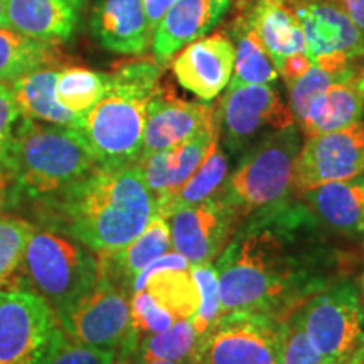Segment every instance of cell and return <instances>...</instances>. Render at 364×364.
Wrapping results in <instances>:
<instances>
[{
	"instance_id": "1",
	"label": "cell",
	"mask_w": 364,
	"mask_h": 364,
	"mask_svg": "<svg viewBox=\"0 0 364 364\" xmlns=\"http://www.w3.org/2000/svg\"><path fill=\"white\" fill-rule=\"evenodd\" d=\"M332 240L297 194L250 215L215 260L221 317L245 312L280 322L327 285L349 279L358 255Z\"/></svg>"
},
{
	"instance_id": "2",
	"label": "cell",
	"mask_w": 364,
	"mask_h": 364,
	"mask_svg": "<svg viewBox=\"0 0 364 364\" xmlns=\"http://www.w3.org/2000/svg\"><path fill=\"white\" fill-rule=\"evenodd\" d=\"M154 215L156 199L136 164H98L85 177L21 213L36 226L71 236L97 255L127 247Z\"/></svg>"
},
{
	"instance_id": "3",
	"label": "cell",
	"mask_w": 364,
	"mask_h": 364,
	"mask_svg": "<svg viewBox=\"0 0 364 364\" xmlns=\"http://www.w3.org/2000/svg\"><path fill=\"white\" fill-rule=\"evenodd\" d=\"M97 166L78 129L21 117L0 188V211L21 215L29 204L65 189Z\"/></svg>"
},
{
	"instance_id": "4",
	"label": "cell",
	"mask_w": 364,
	"mask_h": 364,
	"mask_svg": "<svg viewBox=\"0 0 364 364\" xmlns=\"http://www.w3.org/2000/svg\"><path fill=\"white\" fill-rule=\"evenodd\" d=\"M162 85V66L149 59L108 73L105 97L83 117L81 135L100 166H132L142 157L147 105Z\"/></svg>"
},
{
	"instance_id": "5",
	"label": "cell",
	"mask_w": 364,
	"mask_h": 364,
	"mask_svg": "<svg viewBox=\"0 0 364 364\" xmlns=\"http://www.w3.org/2000/svg\"><path fill=\"white\" fill-rule=\"evenodd\" d=\"M98 282V255L81 241L36 226L17 275L16 290L38 294L61 314Z\"/></svg>"
},
{
	"instance_id": "6",
	"label": "cell",
	"mask_w": 364,
	"mask_h": 364,
	"mask_svg": "<svg viewBox=\"0 0 364 364\" xmlns=\"http://www.w3.org/2000/svg\"><path fill=\"white\" fill-rule=\"evenodd\" d=\"M302 147L297 127L275 132L238 157L220 196L243 223L250 215L294 196L295 162Z\"/></svg>"
},
{
	"instance_id": "7",
	"label": "cell",
	"mask_w": 364,
	"mask_h": 364,
	"mask_svg": "<svg viewBox=\"0 0 364 364\" xmlns=\"http://www.w3.org/2000/svg\"><path fill=\"white\" fill-rule=\"evenodd\" d=\"M306 41V54L338 81L349 80L364 63V34L339 0H287Z\"/></svg>"
},
{
	"instance_id": "8",
	"label": "cell",
	"mask_w": 364,
	"mask_h": 364,
	"mask_svg": "<svg viewBox=\"0 0 364 364\" xmlns=\"http://www.w3.org/2000/svg\"><path fill=\"white\" fill-rule=\"evenodd\" d=\"M309 339L326 363L346 364L364 349V306L351 279L327 285L300 306Z\"/></svg>"
},
{
	"instance_id": "9",
	"label": "cell",
	"mask_w": 364,
	"mask_h": 364,
	"mask_svg": "<svg viewBox=\"0 0 364 364\" xmlns=\"http://www.w3.org/2000/svg\"><path fill=\"white\" fill-rule=\"evenodd\" d=\"M215 120L223 147L231 157L275 132L295 125L294 113L272 85H228L216 105Z\"/></svg>"
},
{
	"instance_id": "10",
	"label": "cell",
	"mask_w": 364,
	"mask_h": 364,
	"mask_svg": "<svg viewBox=\"0 0 364 364\" xmlns=\"http://www.w3.org/2000/svg\"><path fill=\"white\" fill-rule=\"evenodd\" d=\"M191 363L282 364V324L260 314H226L199 338Z\"/></svg>"
},
{
	"instance_id": "11",
	"label": "cell",
	"mask_w": 364,
	"mask_h": 364,
	"mask_svg": "<svg viewBox=\"0 0 364 364\" xmlns=\"http://www.w3.org/2000/svg\"><path fill=\"white\" fill-rule=\"evenodd\" d=\"M54 309L31 290H0V364H41L56 338Z\"/></svg>"
},
{
	"instance_id": "12",
	"label": "cell",
	"mask_w": 364,
	"mask_h": 364,
	"mask_svg": "<svg viewBox=\"0 0 364 364\" xmlns=\"http://www.w3.org/2000/svg\"><path fill=\"white\" fill-rule=\"evenodd\" d=\"M130 292L98 277L75 306L58 314L59 327L70 338L103 349H117L130 331Z\"/></svg>"
},
{
	"instance_id": "13",
	"label": "cell",
	"mask_w": 364,
	"mask_h": 364,
	"mask_svg": "<svg viewBox=\"0 0 364 364\" xmlns=\"http://www.w3.org/2000/svg\"><path fill=\"white\" fill-rule=\"evenodd\" d=\"M364 174V120L346 129L307 136L294 172V193Z\"/></svg>"
},
{
	"instance_id": "14",
	"label": "cell",
	"mask_w": 364,
	"mask_h": 364,
	"mask_svg": "<svg viewBox=\"0 0 364 364\" xmlns=\"http://www.w3.org/2000/svg\"><path fill=\"white\" fill-rule=\"evenodd\" d=\"M241 225L220 193L169 216L171 243L191 265L215 263Z\"/></svg>"
},
{
	"instance_id": "15",
	"label": "cell",
	"mask_w": 364,
	"mask_h": 364,
	"mask_svg": "<svg viewBox=\"0 0 364 364\" xmlns=\"http://www.w3.org/2000/svg\"><path fill=\"white\" fill-rule=\"evenodd\" d=\"M233 68L235 46L225 33L193 41L171 61L177 83L206 103L213 102L228 88Z\"/></svg>"
},
{
	"instance_id": "16",
	"label": "cell",
	"mask_w": 364,
	"mask_h": 364,
	"mask_svg": "<svg viewBox=\"0 0 364 364\" xmlns=\"http://www.w3.org/2000/svg\"><path fill=\"white\" fill-rule=\"evenodd\" d=\"M216 105L177 98L174 91L161 85L147 105L142 157L174 147L215 122Z\"/></svg>"
},
{
	"instance_id": "17",
	"label": "cell",
	"mask_w": 364,
	"mask_h": 364,
	"mask_svg": "<svg viewBox=\"0 0 364 364\" xmlns=\"http://www.w3.org/2000/svg\"><path fill=\"white\" fill-rule=\"evenodd\" d=\"M220 144L216 120L174 147L159 150L139 159L142 177L156 203L171 198L199 169L213 149Z\"/></svg>"
},
{
	"instance_id": "18",
	"label": "cell",
	"mask_w": 364,
	"mask_h": 364,
	"mask_svg": "<svg viewBox=\"0 0 364 364\" xmlns=\"http://www.w3.org/2000/svg\"><path fill=\"white\" fill-rule=\"evenodd\" d=\"M230 7L231 0H176L152 34L154 61L169 65L184 46L211 33Z\"/></svg>"
},
{
	"instance_id": "19",
	"label": "cell",
	"mask_w": 364,
	"mask_h": 364,
	"mask_svg": "<svg viewBox=\"0 0 364 364\" xmlns=\"http://www.w3.org/2000/svg\"><path fill=\"white\" fill-rule=\"evenodd\" d=\"M297 196L327 235L334 238L364 235V174L326 182Z\"/></svg>"
},
{
	"instance_id": "20",
	"label": "cell",
	"mask_w": 364,
	"mask_h": 364,
	"mask_svg": "<svg viewBox=\"0 0 364 364\" xmlns=\"http://www.w3.org/2000/svg\"><path fill=\"white\" fill-rule=\"evenodd\" d=\"M91 33L102 48L125 56H142L152 43L144 0H95Z\"/></svg>"
},
{
	"instance_id": "21",
	"label": "cell",
	"mask_w": 364,
	"mask_h": 364,
	"mask_svg": "<svg viewBox=\"0 0 364 364\" xmlns=\"http://www.w3.org/2000/svg\"><path fill=\"white\" fill-rule=\"evenodd\" d=\"M171 245L169 220L156 213L142 233L127 247L98 255V277L113 282L132 295L135 277L149 263L169 252Z\"/></svg>"
},
{
	"instance_id": "22",
	"label": "cell",
	"mask_w": 364,
	"mask_h": 364,
	"mask_svg": "<svg viewBox=\"0 0 364 364\" xmlns=\"http://www.w3.org/2000/svg\"><path fill=\"white\" fill-rule=\"evenodd\" d=\"M9 29L46 43H65L78 24V11L65 0H4Z\"/></svg>"
},
{
	"instance_id": "23",
	"label": "cell",
	"mask_w": 364,
	"mask_h": 364,
	"mask_svg": "<svg viewBox=\"0 0 364 364\" xmlns=\"http://www.w3.org/2000/svg\"><path fill=\"white\" fill-rule=\"evenodd\" d=\"M59 71H61L59 66H48L22 76L11 85L14 98L19 105L22 117L43 124L71 127L80 130L83 117L75 115L58 100L56 83Z\"/></svg>"
},
{
	"instance_id": "24",
	"label": "cell",
	"mask_w": 364,
	"mask_h": 364,
	"mask_svg": "<svg viewBox=\"0 0 364 364\" xmlns=\"http://www.w3.org/2000/svg\"><path fill=\"white\" fill-rule=\"evenodd\" d=\"M245 9L250 24L257 31L275 66L292 54L306 53L302 27L289 7L277 0H255Z\"/></svg>"
},
{
	"instance_id": "25",
	"label": "cell",
	"mask_w": 364,
	"mask_h": 364,
	"mask_svg": "<svg viewBox=\"0 0 364 364\" xmlns=\"http://www.w3.org/2000/svg\"><path fill=\"white\" fill-rule=\"evenodd\" d=\"M364 117V91L349 78L334 81L324 93L314 100L300 132L306 136L346 129Z\"/></svg>"
},
{
	"instance_id": "26",
	"label": "cell",
	"mask_w": 364,
	"mask_h": 364,
	"mask_svg": "<svg viewBox=\"0 0 364 364\" xmlns=\"http://www.w3.org/2000/svg\"><path fill=\"white\" fill-rule=\"evenodd\" d=\"M231 38L235 39V68L231 86L236 85H272L279 80V70L257 31L250 24L245 9L230 26Z\"/></svg>"
},
{
	"instance_id": "27",
	"label": "cell",
	"mask_w": 364,
	"mask_h": 364,
	"mask_svg": "<svg viewBox=\"0 0 364 364\" xmlns=\"http://www.w3.org/2000/svg\"><path fill=\"white\" fill-rule=\"evenodd\" d=\"M58 44L27 38L9 27H0V83L11 86L41 68L61 65Z\"/></svg>"
},
{
	"instance_id": "28",
	"label": "cell",
	"mask_w": 364,
	"mask_h": 364,
	"mask_svg": "<svg viewBox=\"0 0 364 364\" xmlns=\"http://www.w3.org/2000/svg\"><path fill=\"white\" fill-rule=\"evenodd\" d=\"M228 167H230L228 154L218 144L213 149V152L204 159L199 169L171 198L156 203V213L169 220V216L177 209L196 206V204L213 198V196L220 193L221 186L225 184Z\"/></svg>"
},
{
	"instance_id": "29",
	"label": "cell",
	"mask_w": 364,
	"mask_h": 364,
	"mask_svg": "<svg viewBox=\"0 0 364 364\" xmlns=\"http://www.w3.org/2000/svg\"><path fill=\"white\" fill-rule=\"evenodd\" d=\"M140 290L152 295L177 321L191 318L199 307V290L191 270L156 272L144 280Z\"/></svg>"
},
{
	"instance_id": "30",
	"label": "cell",
	"mask_w": 364,
	"mask_h": 364,
	"mask_svg": "<svg viewBox=\"0 0 364 364\" xmlns=\"http://www.w3.org/2000/svg\"><path fill=\"white\" fill-rule=\"evenodd\" d=\"M107 88L108 73L68 66L59 71L56 95L63 107L75 115L85 117L105 97Z\"/></svg>"
},
{
	"instance_id": "31",
	"label": "cell",
	"mask_w": 364,
	"mask_h": 364,
	"mask_svg": "<svg viewBox=\"0 0 364 364\" xmlns=\"http://www.w3.org/2000/svg\"><path fill=\"white\" fill-rule=\"evenodd\" d=\"M199 338L189 318L176 321L169 329L145 336L139 343L135 359L140 361H176L191 363L198 348Z\"/></svg>"
},
{
	"instance_id": "32",
	"label": "cell",
	"mask_w": 364,
	"mask_h": 364,
	"mask_svg": "<svg viewBox=\"0 0 364 364\" xmlns=\"http://www.w3.org/2000/svg\"><path fill=\"white\" fill-rule=\"evenodd\" d=\"M36 225L16 213L0 211V290H16L22 258Z\"/></svg>"
},
{
	"instance_id": "33",
	"label": "cell",
	"mask_w": 364,
	"mask_h": 364,
	"mask_svg": "<svg viewBox=\"0 0 364 364\" xmlns=\"http://www.w3.org/2000/svg\"><path fill=\"white\" fill-rule=\"evenodd\" d=\"M194 284L199 290V307L189 318L198 338H203L213 326L221 318V297L220 282L215 263H203L191 268Z\"/></svg>"
},
{
	"instance_id": "34",
	"label": "cell",
	"mask_w": 364,
	"mask_h": 364,
	"mask_svg": "<svg viewBox=\"0 0 364 364\" xmlns=\"http://www.w3.org/2000/svg\"><path fill=\"white\" fill-rule=\"evenodd\" d=\"M115 356V349L83 344L59 329L41 364H113Z\"/></svg>"
},
{
	"instance_id": "35",
	"label": "cell",
	"mask_w": 364,
	"mask_h": 364,
	"mask_svg": "<svg viewBox=\"0 0 364 364\" xmlns=\"http://www.w3.org/2000/svg\"><path fill=\"white\" fill-rule=\"evenodd\" d=\"M282 324V364H326L304 327L300 307L289 314Z\"/></svg>"
},
{
	"instance_id": "36",
	"label": "cell",
	"mask_w": 364,
	"mask_h": 364,
	"mask_svg": "<svg viewBox=\"0 0 364 364\" xmlns=\"http://www.w3.org/2000/svg\"><path fill=\"white\" fill-rule=\"evenodd\" d=\"M338 81L331 73H327L321 68L312 65L306 75L300 76L297 81L289 85V107L294 113V118L297 124L304 120L307 115L309 108L314 103L318 95L324 93L329 86Z\"/></svg>"
},
{
	"instance_id": "37",
	"label": "cell",
	"mask_w": 364,
	"mask_h": 364,
	"mask_svg": "<svg viewBox=\"0 0 364 364\" xmlns=\"http://www.w3.org/2000/svg\"><path fill=\"white\" fill-rule=\"evenodd\" d=\"M22 113L11 86L0 83V188L6 179L9 150H11L14 129L21 120Z\"/></svg>"
},
{
	"instance_id": "38",
	"label": "cell",
	"mask_w": 364,
	"mask_h": 364,
	"mask_svg": "<svg viewBox=\"0 0 364 364\" xmlns=\"http://www.w3.org/2000/svg\"><path fill=\"white\" fill-rule=\"evenodd\" d=\"M312 63L306 53H299V54H292V56L285 58L284 61L277 66L279 70V75H282V78L285 80L287 86L292 85L294 81H297L300 76H304L306 73L311 70Z\"/></svg>"
},
{
	"instance_id": "39",
	"label": "cell",
	"mask_w": 364,
	"mask_h": 364,
	"mask_svg": "<svg viewBox=\"0 0 364 364\" xmlns=\"http://www.w3.org/2000/svg\"><path fill=\"white\" fill-rule=\"evenodd\" d=\"M176 0H144V9H145V16H147V22L150 31H156V27L161 19L164 17V14L169 11V7L174 4Z\"/></svg>"
},
{
	"instance_id": "40",
	"label": "cell",
	"mask_w": 364,
	"mask_h": 364,
	"mask_svg": "<svg viewBox=\"0 0 364 364\" xmlns=\"http://www.w3.org/2000/svg\"><path fill=\"white\" fill-rule=\"evenodd\" d=\"M339 2L364 34V0H339Z\"/></svg>"
},
{
	"instance_id": "41",
	"label": "cell",
	"mask_w": 364,
	"mask_h": 364,
	"mask_svg": "<svg viewBox=\"0 0 364 364\" xmlns=\"http://www.w3.org/2000/svg\"><path fill=\"white\" fill-rule=\"evenodd\" d=\"M0 27H9L7 16H6V6H4V0H0Z\"/></svg>"
},
{
	"instance_id": "42",
	"label": "cell",
	"mask_w": 364,
	"mask_h": 364,
	"mask_svg": "<svg viewBox=\"0 0 364 364\" xmlns=\"http://www.w3.org/2000/svg\"><path fill=\"white\" fill-rule=\"evenodd\" d=\"M66 4H70V6L73 9H76V11H80L81 7H83V4L86 2V0H65Z\"/></svg>"
},
{
	"instance_id": "43",
	"label": "cell",
	"mask_w": 364,
	"mask_h": 364,
	"mask_svg": "<svg viewBox=\"0 0 364 364\" xmlns=\"http://www.w3.org/2000/svg\"><path fill=\"white\" fill-rule=\"evenodd\" d=\"M361 290H363V292H359V294H361V302H363V306H364V275H363V279H361Z\"/></svg>"
},
{
	"instance_id": "44",
	"label": "cell",
	"mask_w": 364,
	"mask_h": 364,
	"mask_svg": "<svg viewBox=\"0 0 364 364\" xmlns=\"http://www.w3.org/2000/svg\"><path fill=\"white\" fill-rule=\"evenodd\" d=\"M236 2L240 4V7H245V6H248L250 0H236Z\"/></svg>"
},
{
	"instance_id": "45",
	"label": "cell",
	"mask_w": 364,
	"mask_h": 364,
	"mask_svg": "<svg viewBox=\"0 0 364 364\" xmlns=\"http://www.w3.org/2000/svg\"><path fill=\"white\" fill-rule=\"evenodd\" d=\"M277 2H287V0H277Z\"/></svg>"
}]
</instances>
